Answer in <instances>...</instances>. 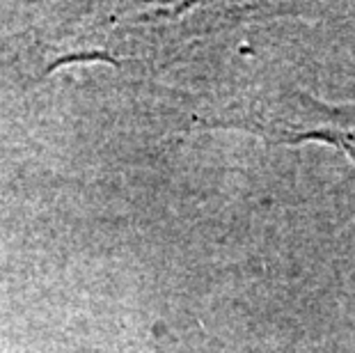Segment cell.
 <instances>
[{
    "label": "cell",
    "instance_id": "obj_1",
    "mask_svg": "<svg viewBox=\"0 0 355 353\" xmlns=\"http://www.w3.org/2000/svg\"><path fill=\"white\" fill-rule=\"evenodd\" d=\"M243 126L277 140H326L346 149L355 161V106L328 108L305 94L286 96L243 115Z\"/></svg>",
    "mask_w": 355,
    "mask_h": 353
}]
</instances>
